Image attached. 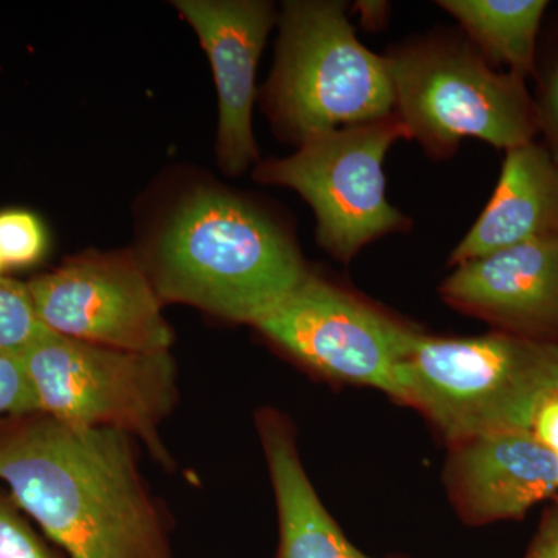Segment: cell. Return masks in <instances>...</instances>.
Masks as SVG:
<instances>
[{"label":"cell","instance_id":"6da1fadb","mask_svg":"<svg viewBox=\"0 0 558 558\" xmlns=\"http://www.w3.org/2000/svg\"><path fill=\"white\" fill-rule=\"evenodd\" d=\"M135 442L47 414L0 418V481L65 558H175Z\"/></svg>","mask_w":558,"mask_h":558},{"label":"cell","instance_id":"7a4b0ae2","mask_svg":"<svg viewBox=\"0 0 558 558\" xmlns=\"http://www.w3.org/2000/svg\"><path fill=\"white\" fill-rule=\"evenodd\" d=\"M140 260L163 303L250 326L311 271L277 220L222 190L182 202Z\"/></svg>","mask_w":558,"mask_h":558},{"label":"cell","instance_id":"3957f363","mask_svg":"<svg viewBox=\"0 0 558 558\" xmlns=\"http://www.w3.org/2000/svg\"><path fill=\"white\" fill-rule=\"evenodd\" d=\"M399 402L413 407L447 446L484 435L531 432L558 391V344L492 332H422L399 368Z\"/></svg>","mask_w":558,"mask_h":558},{"label":"cell","instance_id":"277c9868","mask_svg":"<svg viewBox=\"0 0 558 558\" xmlns=\"http://www.w3.org/2000/svg\"><path fill=\"white\" fill-rule=\"evenodd\" d=\"M264 105L275 130L299 146L325 132L387 119L396 105L387 57L360 43L347 3L286 2Z\"/></svg>","mask_w":558,"mask_h":558},{"label":"cell","instance_id":"5b68a950","mask_svg":"<svg viewBox=\"0 0 558 558\" xmlns=\"http://www.w3.org/2000/svg\"><path fill=\"white\" fill-rule=\"evenodd\" d=\"M387 61L395 113L432 159H449L469 137L505 150L537 142L538 108L526 78L495 69L468 39H411Z\"/></svg>","mask_w":558,"mask_h":558},{"label":"cell","instance_id":"8992f818","mask_svg":"<svg viewBox=\"0 0 558 558\" xmlns=\"http://www.w3.org/2000/svg\"><path fill=\"white\" fill-rule=\"evenodd\" d=\"M38 413L80 427L119 429L165 469L174 459L160 436L179 402L171 351L135 352L70 339L47 328L21 352Z\"/></svg>","mask_w":558,"mask_h":558},{"label":"cell","instance_id":"52a82bcc","mask_svg":"<svg viewBox=\"0 0 558 558\" xmlns=\"http://www.w3.org/2000/svg\"><path fill=\"white\" fill-rule=\"evenodd\" d=\"M410 140L396 113L325 132L284 159L259 163L255 179L296 191L317 218V241L332 258L351 263L371 242L411 230V219L387 197L389 149Z\"/></svg>","mask_w":558,"mask_h":558},{"label":"cell","instance_id":"ba28073f","mask_svg":"<svg viewBox=\"0 0 558 558\" xmlns=\"http://www.w3.org/2000/svg\"><path fill=\"white\" fill-rule=\"evenodd\" d=\"M253 328L319 376L374 388L398 402L400 363L424 332L312 271Z\"/></svg>","mask_w":558,"mask_h":558},{"label":"cell","instance_id":"9c48e42d","mask_svg":"<svg viewBox=\"0 0 558 558\" xmlns=\"http://www.w3.org/2000/svg\"><path fill=\"white\" fill-rule=\"evenodd\" d=\"M27 284L36 314L53 332L124 351H171L163 301L131 253H83Z\"/></svg>","mask_w":558,"mask_h":558},{"label":"cell","instance_id":"30bf717a","mask_svg":"<svg viewBox=\"0 0 558 558\" xmlns=\"http://www.w3.org/2000/svg\"><path fill=\"white\" fill-rule=\"evenodd\" d=\"M174 5L211 62L219 95L220 167L241 174L259 159L252 126L256 69L277 13L263 0H178Z\"/></svg>","mask_w":558,"mask_h":558},{"label":"cell","instance_id":"8fae6325","mask_svg":"<svg viewBox=\"0 0 558 558\" xmlns=\"http://www.w3.org/2000/svg\"><path fill=\"white\" fill-rule=\"evenodd\" d=\"M439 293L494 330L558 344V236L458 264Z\"/></svg>","mask_w":558,"mask_h":558},{"label":"cell","instance_id":"7c38bea8","mask_svg":"<svg viewBox=\"0 0 558 558\" xmlns=\"http://www.w3.org/2000/svg\"><path fill=\"white\" fill-rule=\"evenodd\" d=\"M447 495L469 526L519 520L558 490V461L532 432L495 433L451 444Z\"/></svg>","mask_w":558,"mask_h":558},{"label":"cell","instance_id":"4fadbf2b","mask_svg":"<svg viewBox=\"0 0 558 558\" xmlns=\"http://www.w3.org/2000/svg\"><path fill=\"white\" fill-rule=\"evenodd\" d=\"M554 236H558V163L543 143H527L506 150L494 194L450 253L449 266Z\"/></svg>","mask_w":558,"mask_h":558},{"label":"cell","instance_id":"5bb4252c","mask_svg":"<svg viewBox=\"0 0 558 558\" xmlns=\"http://www.w3.org/2000/svg\"><path fill=\"white\" fill-rule=\"evenodd\" d=\"M256 429L277 505L275 558H409L369 556L344 535L319 499L301 461L295 427L281 411L260 409Z\"/></svg>","mask_w":558,"mask_h":558},{"label":"cell","instance_id":"9a60e30c","mask_svg":"<svg viewBox=\"0 0 558 558\" xmlns=\"http://www.w3.org/2000/svg\"><path fill=\"white\" fill-rule=\"evenodd\" d=\"M465 39L488 64L529 78L535 75L545 0H439Z\"/></svg>","mask_w":558,"mask_h":558},{"label":"cell","instance_id":"2e32d148","mask_svg":"<svg viewBox=\"0 0 558 558\" xmlns=\"http://www.w3.org/2000/svg\"><path fill=\"white\" fill-rule=\"evenodd\" d=\"M46 329L27 282L0 277V354L20 355Z\"/></svg>","mask_w":558,"mask_h":558},{"label":"cell","instance_id":"e0dca14e","mask_svg":"<svg viewBox=\"0 0 558 558\" xmlns=\"http://www.w3.org/2000/svg\"><path fill=\"white\" fill-rule=\"evenodd\" d=\"M46 227L38 216L25 209L0 211V258L5 269L36 266L47 252Z\"/></svg>","mask_w":558,"mask_h":558},{"label":"cell","instance_id":"ac0fdd59","mask_svg":"<svg viewBox=\"0 0 558 558\" xmlns=\"http://www.w3.org/2000/svg\"><path fill=\"white\" fill-rule=\"evenodd\" d=\"M0 558H64L33 531L11 499L0 498Z\"/></svg>","mask_w":558,"mask_h":558},{"label":"cell","instance_id":"d6986e66","mask_svg":"<svg viewBox=\"0 0 558 558\" xmlns=\"http://www.w3.org/2000/svg\"><path fill=\"white\" fill-rule=\"evenodd\" d=\"M537 94L534 95L539 116V135L546 149L558 163V47L550 57L537 61Z\"/></svg>","mask_w":558,"mask_h":558},{"label":"cell","instance_id":"ffe728a7","mask_svg":"<svg viewBox=\"0 0 558 558\" xmlns=\"http://www.w3.org/2000/svg\"><path fill=\"white\" fill-rule=\"evenodd\" d=\"M33 413H38V409L21 359L0 354V418Z\"/></svg>","mask_w":558,"mask_h":558},{"label":"cell","instance_id":"44dd1931","mask_svg":"<svg viewBox=\"0 0 558 558\" xmlns=\"http://www.w3.org/2000/svg\"><path fill=\"white\" fill-rule=\"evenodd\" d=\"M531 432L558 459V391L539 405Z\"/></svg>","mask_w":558,"mask_h":558},{"label":"cell","instance_id":"7402d4cb","mask_svg":"<svg viewBox=\"0 0 558 558\" xmlns=\"http://www.w3.org/2000/svg\"><path fill=\"white\" fill-rule=\"evenodd\" d=\"M524 558H558V508L543 515Z\"/></svg>","mask_w":558,"mask_h":558},{"label":"cell","instance_id":"603a6c76","mask_svg":"<svg viewBox=\"0 0 558 558\" xmlns=\"http://www.w3.org/2000/svg\"><path fill=\"white\" fill-rule=\"evenodd\" d=\"M5 270V264H3L2 258H0V277H3L2 271Z\"/></svg>","mask_w":558,"mask_h":558},{"label":"cell","instance_id":"cb8c5ba5","mask_svg":"<svg viewBox=\"0 0 558 558\" xmlns=\"http://www.w3.org/2000/svg\"><path fill=\"white\" fill-rule=\"evenodd\" d=\"M557 508H558V498H557Z\"/></svg>","mask_w":558,"mask_h":558}]
</instances>
